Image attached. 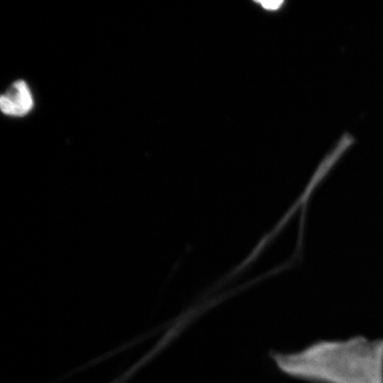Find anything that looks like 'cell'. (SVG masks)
<instances>
[{
	"label": "cell",
	"instance_id": "6da1fadb",
	"mask_svg": "<svg viewBox=\"0 0 383 383\" xmlns=\"http://www.w3.org/2000/svg\"><path fill=\"white\" fill-rule=\"evenodd\" d=\"M272 357L283 373L310 383H383L382 338L319 340Z\"/></svg>",
	"mask_w": 383,
	"mask_h": 383
},
{
	"label": "cell",
	"instance_id": "7a4b0ae2",
	"mask_svg": "<svg viewBox=\"0 0 383 383\" xmlns=\"http://www.w3.org/2000/svg\"><path fill=\"white\" fill-rule=\"evenodd\" d=\"M33 106L32 93L26 82L21 79L13 82L0 98L1 111L11 116H23L33 109Z\"/></svg>",
	"mask_w": 383,
	"mask_h": 383
},
{
	"label": "cell",
	"instance_id": "3957f363",
	"mask_svg": "<svg viewBox=\"0 0 383 383\" xmlns=\"http://www.w3.org/2000/svg\"><path fill=\"white\" fill-rule=\"evenodd\" d=\"M257 3H259L263 9L265 10L275 11L281 7L283 1L281 0H274V1H257Z\"/></svg>",
	"mask_w": 383,
	"mask_h": 383
}]
</instances>
